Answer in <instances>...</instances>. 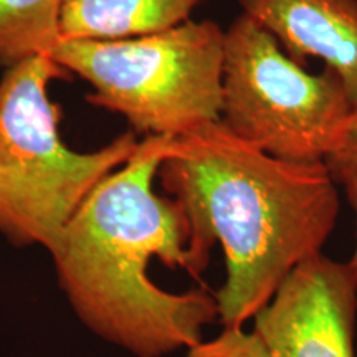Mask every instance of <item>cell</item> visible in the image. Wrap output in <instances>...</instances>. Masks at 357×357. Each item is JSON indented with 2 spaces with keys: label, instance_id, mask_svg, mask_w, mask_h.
<instances>
[{
  "label": "cell",
  "instance_id": "8fae6325",
  "mask_svg": "<svg viewBox=\"0 0 357 357\" xmlns=\"http://www.w3.org/2000/svg\"><path fill=\"white\" fill-rule=\"evenodd\" d=\"M185 351L184 357H271L261 337L255 331L245 333L243 328H223L217 337Z\"/></svg>",
  "mask_w": 357,
  "mask_h": 357
},
{
  "label": "cell",
  "instance_id": "7c38bea8",
  "mask_svg": "<svg viewBox=\"0 0 357 357\" xmlns=\"http://www.w3.org/2000/svg\"><path fill=\"white\" fill-rule=\"evenodd\" d=\"M324 164L334 181H337L344 172L357 167V105L352 108L341 141L334 153L324 160Z\"/></svg>",
  "mask_w": 357,
  "mask_h": 357
},
{
  "label": "cell",
  "instance_id": "3957f363",
  "mask_svg": "<svg viewBox=\"0 0 357 357\" xmlns=\"http://www.w3.org/2000/svg\"><path fill=\"white\" fill-rule=\"evenodd\" d=\"M50 55L93 91L95 108L121 114L132 132L177 137L220 119L223 30L187 20L121 40H66Z\"/></svg>",
  "mask_w": 357,
  "mask_h": 357
},
{
  "label": "cell",
  "instance_id": "ba28073f",
  "mask_svg": "<svg viewBox=\"0 0 357 357\" xmlns=\"http://www.w3.org/2000/svg\"><path fill=\"white\" fill-rule=\"evenodd\" d=\"M202 0H63L66 40H121L171 30L190 20Z\"/></svg>",
  "mask_w": 357,
  "mask_h": 357
},
{
  "label": "cell",
  "instance_id": "4fadbf2b",
  "mask_svg": "<svg viewBox=\"0 0 357 357\" xmlns=\"http://www.w3.org/2000/svg\"><path fill=\"white\" fill-rule=\"evenodd\" d=\"M336 184H342L346 187L347 199H349V204L352 205V208H354V213H356V248H354V253H352L351 260L347 263H349V266L357 275V167L342 174V176L336 181Z\"/></svg>",
  "mask_w": 357,
  "mask_h": 357
},
{
  "label": "cell",
  "instance_id": "8992f818",
  "mask_svg": "<svg viewBox=\"0 0 357 357\" xmlns=\"http://www.w3.org/2000/svg\"><path fill=\"white\" fill-rule=\"evenodd\" d=\"M357 275L318 255L300 263L257 312L255 331L271 357H354Z\"/></svg>",
  "mask_w": 357,
  "mask_h": 357
},
{
  "label": "cell",
  "instance_id": "6da1fadb",
  "mask_svg": "<svg viewBox=\"0 0 357 357\" xmlns=\"http://www.w3.org/2000/svg\"><path fill=\"white\" fill-rule=\"evenodd\" d=\"M158 178L184 213L187 271L207 268L213 245L227 278L215 293L223 328H243L288 275L318 255L336 225L339 194L324 162L273 158L220 121L172 137Z\"/></svg>",
  "mask_w": 357,
  "mask_h": 357
},
{
  "label": "cell",
  "instance_id": "52a82bcc",
  "mask_svg": "<svg viewBox=\"0 0 357 357\" xmlns=\"http://www.w3.org/2000/svg\"><path fill=\"white\" fill-rule=\"evenodd\" d=\"M296 63L319 58L357 105V0H238Z\"/></svg>",
  "mask_w": 357,
  "mask_h": 357
},
{
  "label": "cell",
  "instance_id": "7a4b0ae2",
  "mask_svg": "<svg viewBox=\"0 0 357 357\" xmlns=\"http://www.w3.org/2000/svg\"><path fill=\"white\" fill-rule=\"evenodd\" d=\"M172 137L147 136L66 218L50 253L58 284L93 334L134 357H164L204 341L215 294L171 293L151 280L159 258L187 270L189 230L176 200L154 192Z\"/></svg>",
  "mask_w": 357,
  "mask_h": 357
},
{
  "label": "cell",
  "instance_id": "5b68a950",
  "mask_svg": "<svg viewBox=\"0 0 357 357\" xmlns=\"http://www.w3.org/2000/svg\"><path fill=\"white\" fill-rule=\"evenodd\" d=\"M70 77L52 55H37L7 66L0 79V169L37 182L68 217L139 146L128 131L91 153L71 151L58 132L60 108L48 98L52 82Z\"/></svg>",
  "mask_w": 357,
  "mask_h": 357
},
{
  "label": "cell",
  "instance_id": "9c48e42d",
  "mask_svg": "<svg viewBox=\"0 0 357 357\" xmlns=\"http://www.w3.org/2000/svg\"><path fill=\"white\" fill-rule=\"evenodd\" d=\"M66 218L68 213L42 185L0 169V234L8 242L48 250Z\"/></svg>",
  "mask_w": 357,
  "mask_h": 357
},
{
  "label": "cell",
  "instance_id": "30bf717a",
  "mask_svg": "<svg viewBox=\"0 0 357 357\" xmlns=\"http://www.w3.org/2000/svg\"><path fill=\"white\" fill-rule=\"evenodd\" d=\"M63 0H0V65L50 55L61 42Z\"/></svg>",
  "mask_w": 357,
  "mask_h": 357
},
{
  "label": "cell",
  "instance_id": "277c9868",
  "mask_svg": "<svg viewBox=\"0 0 357 357\" xmlns=\"http://www.w3.org/2000/svg\"><path fill=\"white\" fill-rule=\"evenodd\" d=\"M352 105L329 70L312 75L260 25L240 13L223 30L220 121L273 158L324 162Z\"/></svg>",
  "mask_w": 357,
  "mask_h": 357
}]
</instances>
